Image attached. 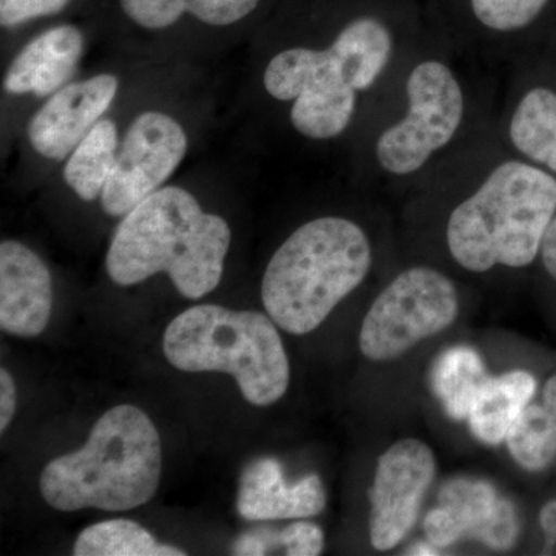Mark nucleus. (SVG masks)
<instances>
[{
	"mask_svg": "<svg viewBox=\"0 0 556 556\" xmlns=\"http://www.w3.org/2000/svg\"><path fill=\"white\" fill-rule=\"evenodd\" d=\"M188 150V131L170 113H138L121 137L112 174L101 193L102 211L113 218L129 214L167 185Z\"/></svg>",
	"mask_w": 556,
	"mask_h": 556,
	"instance_id": "obj_9",
	"label": "nucleus"
},
{
	"mask_svg": "<svg viewBox=\"0 0 556 556\" xmlns=\"http://www.w3.org/2000/svg\"><path fill=\"white\" fill-rule=\"evenodd\" d=\"M535 393L536 379L522 369L489 378L467 417L471 433L486 445L503 444Z\"/></svg>",
	"mask_w": 556,
	"mask_h": 556,
	"instance_id": "obj_16",
	"label": "nucleus"
},
{
	"mask_svg": "<svg viewBox=\"0 0 556 556\" xmlns=\"http://www.w3.org/2000/svg\"><path fill=\"white\" fill-rule=\"evenodd\" d=\"M543 404L556 412V375L547 380L543 390Z\"/></svg>",
	"mask_w": 556,
	"mask_h": 556,
	"instance_id": "obj_32",
	"label": "nucleus"
},
{
	"mask_svg": "<svg viewBox=\"0 0 556 556\" xmlns=\"http://www.w3.org/2000/svg\"><path fill=\"white\" fill-rule=\"evenodd\" d=\"M441 552H439V548L434 547L431 543H416L413 544L412 547L408 548L407 552H405V555H416V556H433L439 555Z\"/></svg>",
	"mask_w": 556,
	"mask_h": 556,
	"instance_id": "obj_33",
	"label": "nucleus"
},
{
	"mask_svg": "<svg viewBox=\"0 0 556 556\" xmlns=\"http://www.w3.org/2000/svg\"><path fill=\"white\" fill-rule=\"evenodd\" d=\"M121 137L112 119L102 118L64 161L65 185L86 203L101 199L112 174Z\"/></svg>",
	"mask_w": 556,
	"mask_h": 556,
	"instance_id": "obj_17",
	"label": "nucleus"
},
{
	"mask_svg": "<svg viewBox=\"0 0 556 556\" xmlns=\"http://www.w3.org/2000/svg\"><path fill=\"white\" fill-rule=\"evenodd\" d=\"M437 471V456L420 439H401L379 456L369 490V541L376 551H393L408 536Z\"/></svg>",
	"mask_w": 556,
	"mask_h": 556,
	"instance_id": "obj_10",
	"label": "nucleus"
},
{
	"mask_svg": "<svg viewBox=\"0 0 556 556\" xmlns=\"http://www.w3.org/2000/svg\"><path fill=\"white\" fill-rule=\"evenodd\" d=\"M84 53V36L73 25L40 33L11 61L3 90L14 97L49 98L75 75Z\"/></svg>",
	"mask_w": 556,
	"mask_h": 556,
	"instance_id": "obj_15",
	"label": "nucleus"
},
{
	"mask_svg": "<svg viewBox=\"0 0 556 556\" xmlns=\"http://www.w3.org/2000/svg\"><path fill=\"white\" fill-rule=\"evenodd\" d=\"M424 532L439 551L466 536L508 551L519 535L517 508L484 479L455 478L442 486L439 506L424 519Z\"/></svg>",
	"mask_w": 556,
	"mask_h": 556,
	"instance_id": "obj_11",
	"label": "nucleus"
},
{
	"mask_svg": "<svg viewBox=\"0 0 556 556\" xmlns=\"http://www.w3.org/2000/svg\"><path fill=\"white\" fill-rule=\"evenodd\" d=\"M548 0H470L475 17L489 30L510 33L529 27Z\"/></svg>",
	"mask_w": 556,
	"mask_h": 556,
	"instance_id": "obj_23",
	"label": "nucleus"
},
{
	"mask_svg": "<svg viewBox=\"0 0 556 556\" xmlns=\"http://www.w3.org/2000/svg\"><path fill=\"white\" fill-rule=\"evenodd\" d=\"M407 98L405 118L383 131L376 144V159L391 175L422 169L433 153L455 138L466 109L459 80L439 61H424L412 70Z\"/></svg>",
	"mask_w": 556,
	"mask_h": 556,
	"instance_id": "obj_8",
	"label": "nucleus"
},
{
	"mask_svg": "<svg viewBox=\"0 0 556 556\" xmlns=\"http://www.w3.org/2000/svg\"><path fill=\"white\" fill-rule=\"evenodd\" d=\"M17 391L5 368L0 369V431H5L16 413Z\"/></svg>",
	"mask_w": 556,
	"mask_h": 556,
	"instance_id": "obj_29",
	"label": "nucleus"
},
{
	"mask_svg": "<svg viewBox=\"0 0 556 556\" xmlns=\"http://www.w3.org/2000/svg\"><path fill=\"white\" fill-rule=\"evenodd\" d=\"M76 556H185L181 548L164 546L144 527L129 519H112L84 529L76 540Z\"/></svg>",
	"mask_w": 556,
	"mask_h": 556,
	"instance_id": "obj_21",
	"label": "nucleus"
},
{
	"mask_svg": "<svg viewBox=\"0 0 556 556\" xmlns=\"http://www.w3.org/2000/svg\"><path fill=\"white\" fill-rule=\"evenodd\" d=\"M327 507V490L318 475L287 484L276 457H260L244 467L237 510L247 521L316 517Z\"/></svg>",
	"mask_w": 556,
	"mask_h": 556,
	"instance_id": "obj_14",
	"label": "nucleus"
},
{
	"mask_svg": "<svg viewBox=\"0 0 556 556\" xmlns=\"http://www.w3.org/2000/svg\"><path fill=\"white\" fill-rule=\"evenodd\" d=\"M186 13L211 27H229L257 9L260 0H182Z\"/></svg>",
	"mask_w": 556,
	"mask_h": 556,
	"instance_id": "obj_25",
	"label": "nucleus"
},
{
	"mask_svg": "<svg viewBox=\"0 0 556 556\" xmlns=\"http://www.w3.org/2000/svg\"><path fill=\"white\" fill-rule=\"evenodd\" d=\"M278 546L289 556H317L325 548V533L317 525L299 521L278 530Z\"/></svg>",
	"mask_w": 556,
	"mask_h": 556,
	"instance_id": "obj_26",
	"label": "nucleus"
},
{
	"mask_svg": "<svg viewBox=\"0 0 556 556\" xmlns=\"http://www.w3.org/2000/svg\"><path fill=\"white\" fill-rule=\"evenodd\" d=\"M371 263V243L357 223L343 217L311 219L281 243L266 266V313L289 334H308L361 287Z\"/></svg>",
	"mask_w": 556,
	"mask_h": 556,
	"instance_id": "obj_3",
	"label": "nucleus"
},
{
	"mask_svg": "<svg viewBox=\"0 0 556 556\" xmlns=\"http://www.w3.org/2000/svg\"><path fill=\"white\" fill-rule=\"evenodd\" d=\"M556 212V179L521 163H501L448 218L447 247L457 265L482 274L535 262Z\"/></svg>",
	"mask_w": 556,
	"mask_h": 556,
	"instance_id": "obj_4",
	"label": "nucleus"
},
{
	"mask_svg": "<svg viewBox=\"0 0 556 556\" xmlns=\"http://www.w3.org/2000/svg\"><path fill=\"white\" fill-rule=\"evenodd\" d=\"M232 240L228 222L193 193L163 186L121 218L105 266L119 287L166 273L179 294L200 300L218 287Z\"/></svg>",
	"mask_w": 556,
	"mask_h": 556,
	"instance_id": "obj_1",
	"label": "nucleus"
},
{
	"mask_svg": "<svg viewBox=\"0 0 556 556\" xmlns=\"http://www.w3.org/2000/svg\"><path fill=\"white\" fill-rule=\"evenodd\" d=\"M278 546V530L268 527L249 530L237 538L232 544V554L241 556H262L269 554L270 548Z\"/></svg>",
	"mask_w": 556,
	"mask_h": 556,
	"instance_id": "obj_28",
	"label": "nucleus"
},
{
	"mask_svg": "<svg viewBox=\"0 0 556 556\" xmlns=\"http://www.w3.org/2000/svg\"><path fill=\"white\" fill-rule=\"evenodd\" d=\"M53 308V280L43 260L16 240L0 244V328L38 338Z\"/></svg>",
	"mask_w": 556,
	"mask_h": 556,
	"instance_id": "obj_13",
	"label": "nucleus"
},
{
	"mask_svg": "<svg viewBox=\"0 0 556 556\" xmlns=\"http://www.w3.org/2000/svg\"><path fill=\"white\" fill-rule=\"evenodd\" d=\"M124 13L146 30L170 28L186 13L182 0H121Z\"/></svg>",
	"mask_w": 556,
	"mask_h": 556,
	"instance_id": "obj_24",
	"label": "nucleus"
},
{
	"mask_svg": "<svg viewBox=\"0 0 556 556\" xmlns=\"http://www.w3.org/2000/svg\"><path fill=\"white\" fill-rule=\"evenodd\" d=\"M393 54V36L376 17H358L324 50L294 47L266 65L263 86L270 98L292 102L305 90H368Z\"/></svg>",
	"mask_w": 556,
	"mask_h": 556,
	"instance_id": "obj_6",
	"label": "nucleus"
},
{
	"mask_svg": "<svg viewBox=\"0 0 556 556\" xmlns=\"http://www.w3.org/2000/svg\"><path fill=\"white\" fill-rule=\"evenodd\" d=\"M163 350L181 371L233 376L243 397L258 407L280 401L291 380L276 321L258 311L192 306L170 321Z\"/></svg>",
	"mask_w": 556,
	"mask_h": 556,
	"instance_id": "obj_5",
	"label": "nucleus"
},
{
	"mask_svg": "<svg viewBox=\"0 0 556 556\" xmlns=\"http://www.w3.org/2000/svg\"><path fill=\"white\" fill-rule=\"evenodd\" d=\"M70 0H0V24L13 28L65 9Z\"/></svg>",
	"mask_w": 556,
	"mask_h": 556,
	"instance_id": "obj_27",
	"label": "nucleus"
},
{
	"mask_svg": "<svg viewBox=\"0 0 556 556\" xmlns=\"http://www.w3.org/2000/svg\"><path fill=\"white\" fill-rule=\"evenodd\" d=\"M161 468L155 424L134 405H118L94 424L83 448L43 468L40 493L60 511L131 510L155 496Z\"/></svg>",
	"mask_w": 556,
	"mask_h": 556,
	"instance_id": "obj_2",
	"label": "nucleus"
},
{
	"mask_svg": "<svg viewBox=\"0 0 556 556\" xmlns=\"http://www.w3.org/2000/svg\"><path fill=\"white\" fill-rule=\"evenodd\" d=\"M506 444L518 466L544 470L556 457V412L544 404L527 405L508 431Z\"/></svg>",
	"mask_w": 556,
	"mask_h": 556,
	"instance_id": "obj_22",
	"label": "nucleus"
},
{
	"mask_svg": "<svg viewBox=\"0 0 556 556\" xmlns=\"http://www.w3.org/2000/svg\"><path fill=\"white\" fill-rule=\"evenodd\" d=\"M118 90L119 79L112 73L65 84L28 121L27 139L33 150L51 163H64L105 118Z\"/></svg>",
	"mask_w": 556,
	"mask_h": 556,
	"instance_id": "obj_12",
	"label": "nucleus"
},
{
	"mask_svg": "<svg viewBox=\"0 0 556 556\" xmlns=\"http://www.w3.org/2000/svg\"><path fill=\"white\" fill-rule=\"evenodd\" d=\"M540 526L547 540V546L556 543V500L548 501L540 511Z\"/></svg>",
	"mask_w": 556,
	"mask_h": 556,
	"instance_id": "obj_31",
	"label": "nucleus"
},
{
	"mask_svg": "<svg viewBox=\"0 0 556 556\" xmlns=\"http://www.w3.org/2000/svg\"><path fill=\"white\" fill-rule=\"evenodd\" d=\"M541 255H543V263L547 273L556 280V215L548 225L546 236H544L543 244H541Z\"/></svg>",
	"mask_w": 556,
	"mask_h": 556,
	"instance_id": "obj_30",
	"label": "nucleus"
},
{
	"mask_svg": "<svg viewBox=\"0 0 556 556\" xmlns=\"http://www.w3.org/2000/svg\"><path fill=\"white\" fill-rule=\"evenodd\" d=\"M515 148L556 172V93L543 87L527 91L510 121Z\"/></svg>",
	"mask_w": 556,
	"mask_h": 556,
	"instance_id": "obj_19",
	"label": "nucleus"
},
{
	"mask_svg": "<svg viewBox=\"0 0 556 556\" xmlns=\"http://www.w3.org/2000/svg\"><path fill=\"white\" fill-rule=\"evenodd\" d=\"M459 295L445 274L413 266L372 302L362 321L358 348L371 362H390L455 324Z\"/></svg>",
	"mask_w": 556,
	"mask_h": 556,
	"instance_id": "obj_7",
	"label": "nucleus"
},
{
	"mask_svg": "<svg viewBox=\"0 0 556 556\" xmlns=\"http://www.w3.org/2000/svg\"><path fill=\"white\" fill-rule=\"evenodd\" d=\"M489 378L484 362L470 346L448 348L434 361L430 372L434 396L456 420L467 419Z\"/></svg>",
	"mask_w": 556,
	"mask_h": 556,
	"instance_id": "obj_18",
	"label": "nucleus"
},
{
	"mask_svg": "<svg viewBox=\"0 0 556 556\" xmlns=\"http://www.w3.org/2000/svg\"><path fill=\"white\" fill-rule=\"evenodd\" d=\"M356 90H306L292 101V127L309 139L338 138L356 113Z\"/></svg>",
	"mask_w": 556,
	"mask_h": 556,
	"instance_id": "obj_20",
	"label": "nucleus"
}]
</instances>
